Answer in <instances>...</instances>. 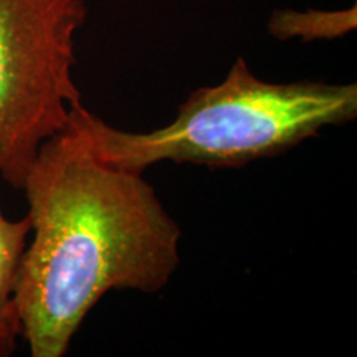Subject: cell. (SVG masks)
I'll use <instances>...</instances> for the list:
<instances>
[{"label":"cell","mask_w":357,"mask_h":357,"mask_svg":"<svg viewBox=\"0 0 357 357\" xmlns=\"http://www.w3.org/2000/svg\"><path fill=\"white\" fill-rule=\"evenodd\" d=\"M30 234L29 217L8 220L0 208V356L15 351L22 326L15 303L20 263Z\"/></svg>","instance_id":"obj_4"},{"label":"cell","mask_w":357,"mask_h":357,"mask_svg":"<svg viewBox=\"0 0 357 357\" xmlns=\"http://www.w3.org/2000/svg\"><path fill=\"white\" fill-rule=\"evenodd\" d=\"M32 243L15 303L32 357H61L111 289L155 293L181 263L182 231L142 172L105 162L70 111L40 146L24 187Z\"/></svg>","instance_id":"obj_1"},{"label":"cell","mask_w":357,"mask_h":357,"mask_svg":"<svg viewBox=\"0 0 357 357\" xmlns=\"http://www.w3.org/2000/svg\"><path fill=\"white\" fill-rule=\"evenodd\" d=\"M86 15L83 0H0V176L13 189L82 102L75 35Z\"/></svg>","instance_id":"obj_3"},{"label":"cell","mask_w":357,"mask_h":357,"mask_svg":"<svg viewBox=\"0 0 357 357\" xmlns=\"http://www.w3.org/2000/svg\"><path fill=\"white\" fill-rule=\"evenodd\" d=\"M71 114L105 162L144 172L160 160L240 167L287 153L326 126L357 114V86L321 82L270 83L236 58L227 78L204 86L178 106L177 118L151 132L109 126L82 102Z\"/></svg>","instance_id":"obj_2"}]
</instances>
